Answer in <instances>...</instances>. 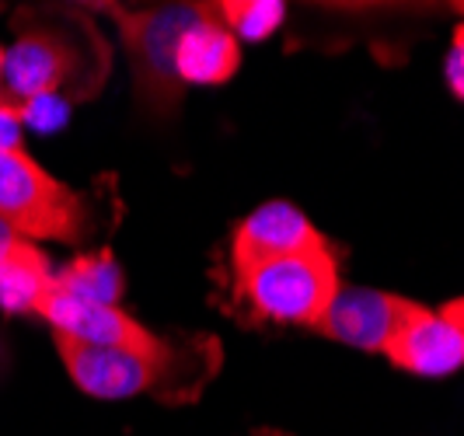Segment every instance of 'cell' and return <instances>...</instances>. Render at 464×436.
<instances>
[{
  "label": "cell",
  "mask_w": 464,
  "mask_h": 436,
  "mask_svg": "<svg viewBox=\"0 0 464 436\" xmlns=\"http://www.w3.org/2000/svg\"><path fill=\"white\" fill-rule=\"evenodd\" d=\"M105 73H109V49L94 35L81 43L77 35L60 32L53 24H35L22 28L14 46L4 49L0 98L28 112V105L56 92H67L70 84L73 92L88 94L105 81Z\"/></svg>",
  "instance_id": "7a4b0ae2"
},
{
  "label": "cell",
  "mask_w": 464,
  "mask_h": 436,
  "mask_svg": "<svg viewBox=\"0 0 464 436\" xmlns=\"http://www.w3.org/2000/svg\"><path fill=\"white\" fill-rule=\"evenodd\" d=\"M53 343L70 381L98 402H122L137 394L196 398L220 363V343L209 335H196V345L168 343V349L161 353L105 349V345L77 343L56 332H53Z\"/></svg>",
  "instance_id": "6da1fadb"
},
{
  "label": "cell",
  "mask_w": 464,
  "mask_h": 436,
  "mask_svg": "<svg viewBox=\"0 0 464 436\" xmlns=\"http://www.w3.org/2000/svg\"><path fill=\"white\" fill-rule=\"evenodd\" d=\"M53 294L70 300H84V304H116L122 307L126 294V276L116 255L109 248L77 255L70 266H63L53 279Z\"/></svg>",
  "instance_id": "7c38bea8"
},
{
  "label": "cell",
  "mask_w": 464,
  "mask_h": 436,
  "mask_svg": "<svg viewBox=\"0 0 464 436\" xmlns=\"http://www.w3.org/2000/svg\"><path fill=\"white\" fill-rule=\"evenodd\" d=\"M35 318H43L56 335H67V339L88 345L137 349V353L168 349V339L154 335L147 325H140L126 307H116V304H84V300L49 294Z\"/></svg>",
  "instance_id": "52a82bcc"
},
{
  "label": "cell",
  "mask_w": 464,
  "mask_h": 436,
  "mask_svg": "<svg viewBox=\"0 0 464 436\" xmlns=\"http://www.w3.org/2000/svg\"><path fill=\"white\" fill-rule=\"evenodd\" d=\"M196 11L199 4H161L143 11H126L116 4L105 7V15L116 22L119 39L130 53L137 105L150 119H175L182 105L186 88L175 73V49L188 22L196 18Z\"/></svg>",
  "instance_id": "277c9868"
},
{
  "label": "cell",
  "mask_w": 464,
  "mask_h": 436,
  "mask_svg": "<svg viewBox=\"0 0 464 436\" xmlns=\"http://www.w3.org/2000/svg\"><path fill=\"white\" fill-rule=\"evenodd\" d=\"M0 84H4V46H0Z\"/></svg>",
  "instance_id": "ac0fdd59"
},
{
  "label": "cell",
  "mask_w": 464,
  "mask_h": 436,
  "mask_svg": "<svg viewBox=\"0 0 464 436\" xmlns=\"http://www.w3.org/2000/svg\"><path fill=\"white\" fill-rule=\"evenodd\" d=\"M384 356L416 377H450L464 367V325L454 322L443 307L430 311L419 304L416 315L388 343Z\"/></svg>",
  "instance_id": "9c48e42d"
},
{
  "label": "cell",
  "mask_w": 464,
  "mask_h": 436,
  "mask_svg": "<svg viewBox=\"0 0 464 436\" xmlns=\"http://www.w3.org/2000/svg\"><path fill=\"white\" fill-rule=\"evenodd\" d=\"M443 311H447V315H450L454 322H461V325H464V297L447 300V304H443Z\"/></svg>",
  "instance_id": "2e32d148"
},
{
  "label": "cell",
  "mask_w": 464,
  "mask_h": 436,
  "mask_svg": "<svg viewBox=\"0 0 464 436\" xmlns=\"http://www.w3.org/2000/svg\"><path fill=\"white\" fill-rule=\"evenodd\" d=\"M11 237H18V234H14V230H11L7 224H4V220H0V248H4V245H7Z\"/></svg>",
  "instance_id": "e0dca14e"
},
{
  "label": "cell",
  "mask_w": 464,
  "mask_h": 436,
  "mask_svg": "<svg viewBox=\"0 0 464 436\" xmlns=\"http://www.w3.org/2000/svg\"><path fill=\"white\" fill-rule=\"evenodd\" d=\"M53 279L56 269L35 241L18 234L0 248V307L7 315H39L53 294Z\"/></svg>",
  "instance_id": "8fae6325"
},
{
  "label": "cell",
  "mask_w": 464,
  "mask_h": 436,
  "mask_svg": "<svg viewBox=\"0 0 464 436\" xmlns=\"http://www.w3.org/2000/svg\"><path fill=\"white\" fill-rule=\"evenodd\" d=\"M237 279V297L248 304V311L273 325H314L322 322L332 297L339 294V262L332 248L318 245L307 252L279 255L269 262L248 266Z\"/></svg>",
  "instance_id": "3957f363"
},
{
  "label": "cell",
  "mask_w": 464,
  "mask_h": 436,
  "mask_svg": "<svg viewBox=\"0 0 464 436\" xmlns=\"http://www.w3.org/2000/svg\"><path fill=\"white\" fill-rule=\"evenodd\" d=\"M419 311L416 300L392 294V290H373V286H339L332 297L322 322L314 332L325 339L360 353H384L388 343L398 335V328Z\"/></svg>",
  "instance_id": "8992f818"
},
{
  "label": "cell",
  "mask_w": 464,
  "mask_h": 436,
  "mask_svg": "<svg viewBox=\"0 0 464 436\" xmlns=\"http://www.w3.org/2000/svg\"><path fill=\"white\" fill-rule=\"evenodd\" d=\"M241 67V43L227 32V24L220 22L213 4H199L196 18L179 39L175 49V73L186 84H227Z\"/></svg>",
  "instance_id": "30bf717a"
},
{
  "label": "cell",
  "mask_w": 464,
  "mask_h": 436,
  "mask_svg": "<svg viewBox=\"0 0 464 436\" xmlns=\"http://www.w3.org/2000/svg\"><path fill=\"white\" fill-rule=\"evenodd\" d=\"M22 122H24L22 109H14V105H7L0 98V150L22 147Z\"/></svg>",
  "instance_id": "9a60e30c"
},
{
  "label": "cell",
  "mask_w": 464,
  "mask_h": 436,
  "mask_svg": "<svg viewBox=\"0 0 464 436\" xmlns=\"http://www.w3.org/2000/svg\"><path fill=\"white\" fill-rule=\"evenodd\" d=\"M447 84L458 102H464V24L454 28V43H450V56H447Z\"/></svg>",
  "instance_id": "5bb4252c"
},
{
  "label": "cell",
  "mask_w": 464,
  "mask_h": 436,
  "mask_svg": "<svg viewBox=\"0 0 464 436\" xmlns=\"http://www.w3.org/2000/svg\"><path fill=\"white\" fill-rule=\"evenodd\" d=\"M213 7L237 43L241 39H248V43L269 39L286 15V7L279 0H273V4L269 0H231V4H213Z\"/></svg>",
  "instance_id": "4fadbf2b"
},
{
  "label": "cell",
  "mask_w": 464,
  "mask_h": 436,
  "mask_svg": "<svg viewBox=\"0 0 464 436\" xmlns=\"http://www.w3.org/2000/svg\"><path fill=\"white\" fill-rule=\"evenodd\" d=\"M258 436H286V433H276V430H266V433H258Z\"/></svg>",
  "instance_id": "d6986e66"
},
{
  "label": "cell",
  "mask_w": 464,
  "mask_h": 436,
  "mask_svg": "<svg viewBox=\"0 0 464 436\" xmlns=\"http://www.w3.org/2000/svg\"><path fill=\"white\" fill-rule=\"evenodd\" d=\"M461 11H464V7H461Z\"/></svg>",
  "instance_id": "ffe728a7"
},
{
  "label": "cell",
  "mask_w": 464,
  "mask_h": 436,
  "mask_svg": "<svg viewBox=\"0 0 464 436\" xmlns=\"http://www.w3.org/2000/svg\"><path fill=\"white\" fill-rule=\"evenodd\" d=\"M88 199L49 175L22 147L0 150V220L28 241H81L88 230Z\"/></svg>",
  "instance_id": "5b68a950"
},
{
  "label": "cell",
  "mask_w": 464,
  "mask_h": 436,
  "mask_svg": "<svg viewBox=\"0 0 464 436\" xmlns=\"http://www.w3.org/2000/svg\"><path fill=\"white\" fill-rule=\"evenodd\" d=\"M318 245H325V234L304 217V209H297L294 203H283V199H273V203H262L258 209H252L234 228V273L258 266V262H269V258H279V255L307 252V248H318Z\"/></svg>",
  "instance_id": "ba28073f"
}]
</instances>
